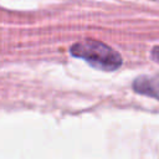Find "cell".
<instances>
[{"instance_id":"cell-1","label":"cell","mask_w":159,"mask_h":159,"mask_svg":"<svg viewBox=\"0 0 159 159\" xmlns=\"http://www.w3.org/2000/svg\"><path fill=\"white\" fill-rule=\"evenodd\" d=\"M70 52L72 56L82 58L92 67L102 71L118 70L123 63L122 56L118 51L98 40L86 39L76 42L70 47Z\"/></svg>"},{"instance_id":"cell-2","label":"cell","mask_w":159,"mask_h":159,"mask_svg":"<svg viewBox=\"0 0 159 159\" xmlns=\"http://www.w3.org/2000/svg\"><path fill=\"white\" fill-rule=\"evenodd\" d=\"M137 93L159 99V78L152 76H139L132 83Z\"/></svg>"},{"instance_id":"cell-3","label":"cell","mask_w":159,"mask_h":159,"mask_svg":"<svg viewBox=\"0 0 159 159\" xmlns=\"http://www.w3.org/2000/svg\"><path fill=\"white\" fill-rule=\"evenodd\" d=\"M150 57L153 61H155L157 63H159V46H154L150 51Z\"/></svg>"}]
</instances>
